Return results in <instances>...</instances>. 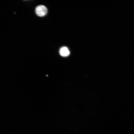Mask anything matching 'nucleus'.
<instances>
[{"mask_svg": "<svg viewBox=\"0 0 134 134\" xmlns=\"http://www.w3.org/2000/svg\"><path fill=\"white\" fill-rule=\"evenodd\" d=\"M35 12L38 16L43 17L45 16L47 13V9L46 7L44 5H40L36 8Z\"/></svg>", "mask_w": 134, "mask_h": 134, "instance_id": "nucleus-1", "label": "nucleus"}, {"mask_svg": "<svg viewBox=\"0 0 134 134\" xmlns=\"http://www.w3.org/2000/svg\"><path fill=\"white\" fill-rule=\"evenodd\" d=\"M59 53L61 56L63 57H66L69 55L70 51L67 47L63 46L60 49Z\"/></svg>", "mask_w": 134, "mask_h": 134, "instance_id": "nucleus-2", "label": "nucleus"}]
</instances>
